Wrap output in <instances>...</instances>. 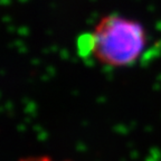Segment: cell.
<instances>
[{
	"label": "cell",
	"mask_w": 161,
	"mask_h": 161,
	"mask_svg": "<svg viewBox=\"0 0 161 161\" xmlns=\"http://www.w3.org/2000/svg\"><path fill=\"white\" fill-rule=\"evenodd\" d=\"M146 46L147 33L143 25L118 14L102 18L88 40L91 55L100 64L113 68L133 65Z\"/></svg>",
	"instance_id": "1"
},
{
	"label": "cell",
	"mask_w": 161,
	"mask_h": 161,
	"mask_svg": "<svg viewBox=\"0 0 161 161\" xmlns=\"http://www.w3.org/2000/svg\"><path fill=\"white\" fill-rule=\"evenodd\" d=\"M18 161H64L60 159H56L47 154H34V156H27L25 158L19 159Z\"/></svg>",
	"instance_id": "2"
}]
</instances>
